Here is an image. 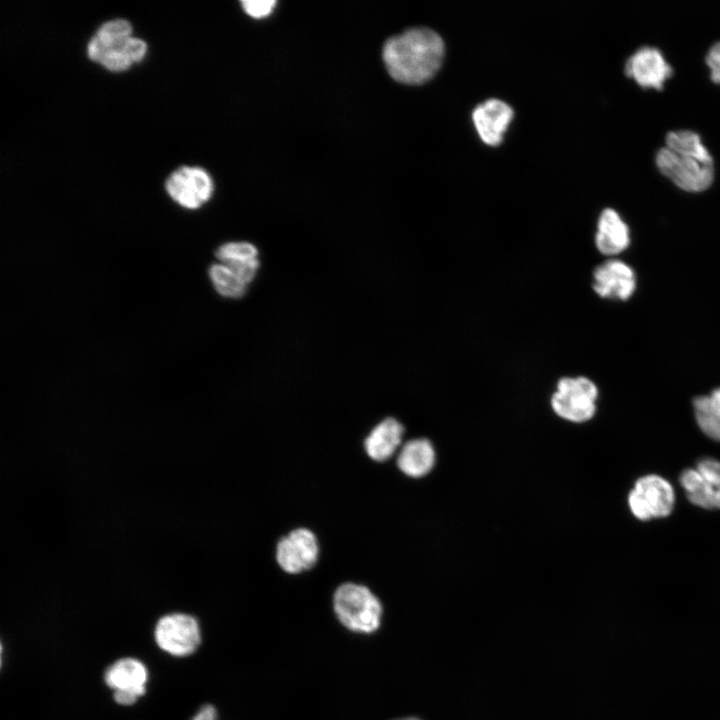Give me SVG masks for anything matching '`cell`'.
Wrapping results in <instances>:
<instances>
[{"label":"cell","instance_id":"1","mask_svg":"<svg viewBox=\"0 0 720 720\" xmlns=\"http://www.w3.org/2000/svg\"><path fill=\"white\" fill-rule=\"evenodd\" d=\"M444 57L441 37L428 28H412L389 38L383 60L390 76L409 85L422 84L439 70Z\"/></svg>","mask_w":720,"mask_h":720},{"label":"cell","instance_id":"2","mask_svg":"<svg viewBox=\"0 0 720 720\" xmlns=\"http://www.w3.org/2000/svg\"><path fill=\"white\" fill-rule=\"evenodd\" d=\"M666 146L656 154L660 172L680 189L701 192L709 188L714 178L713 159L700 136L689 130L671 131Z\"/></svg>","mask_w":720,"mask_h":720},{"label":"cell","instance_id":"3","mask_svg":"<svg viewBox=\"0 0 720 720\" xmlns=\"http://www.w3.org/2000/svg\"><path fill=\"white\" fill-rule=\"evenodd\" d=\"M146 51V43L132 36V26L124 19L103 23L87 46L88 57L113 72L124 71L141 61Z\"/></svg>","mask_w":720,"mask_h":720},{"label":"cell","instance_id":"4","mask_svg":"<svg viewBox=\"0 0 720 720\" xmlns=\"http://www.w3.org/2000/svg\"><path fill=\"white\" fill-rule=\"evenodd\" d=\"M333 607L339 621L353 632L372 633L380 626L382 605L366 586L340 585L333 596Z\"/></svg>","mask_w":720,"mask_h":720},{"label":"cell","instance_id":"5","mask_svg":"<svg viewBox=\"0 0 720 720\" xmlns=\"http://www.w3.org/2000/svg\"><path fill=\"white\" fill-rule=\"evenodd\" d=\"M598 389L587 377H562L551 397L553 411L561 418L582 423L590 420L596 411Z\"/></svg>","mask_w":720,"mask_h":720},{"label":"cell","instance_id":"6","mask_svg":"<svg viewBox=\"0 0 720 720\" xmlns=\"http://www.w3.org/2000/svg\"><path fill=\"white\" fill-rule=\"evenodd\" d=\"M675 492L663 477L649 474L639 478L628 495V505L639 520L668 516L674 507Z\"/></svg>","mask_w":720,"mask_h":720},{"label":"cell","instance_id":"7","mask_svg":"<svg viewBox=\"0 0 720 720\" xmlns=\"http://www.w3.org/2000/svg\"><path fill=\"white\" fill-rule=\"evenodd\" d=\"M154 639L162 651L172 656H189L200 646V626L197 619L191 615L167 614L156 622Z\"/></svg>","mask_w":720,"mask_h":720},{"label":"cell","instance_id":"8","mask_svg":"<svg viewBox=\"0 0 720 720\" xmlns=\"http://www.w3.org/2000/svg\"><path fill=\"white\" fill-rule=\"evenodd\" d=\"M148 670L134 657H122L109 665L104 672V682L113 690L117 704L128 706L136 703L146 693Z\"/></svg>","mask_w":720,"mask_h":720},{"label":"cell","instance_id":"9","mask_svg":"<svg viewBox=\"0 0 720 720\" xmlns=\"http://www.w3.org/2000/svg\"><path fill=\"white\" fill-rule=\"evenodd\" d=\"M680 484L688 500L701 508H720V461L706 458L695 468L684 470Z\"/></svg>","mask_w":720,"mask_h":720},{"label":"cell","instance_id":"10","mask_svg":"<svg viewBox=\"0 0 720 720\" xmlns=\"http://www.w3.org/2000/svg\"><path fill=\"white\" fill-rule=\"evenodd\" d=\"M169 196L180 206L197 209L206 203L214 190L210 175L200 167L176 169L165 183Z\"/></svg>","mask_w":720,"mask_h":720},{"label":"cell","instance_id":"11","mask_svg":"<svg viewBox=\"0 0 720 720\" xmlns=\"http://www.w3.org/2000/svg\"><path fill=\"white\" fill-rule=\"evenodd\" d=\"M319 545L315 534L307 528H298L280 539L276 547V560L280 568L298 574L314 566L318 560Z\"/></svg>","mask_w":720,"mask_h":720},{"label":"cell","instance_id":"12","mask_svg":"<svg viewBox=\"0 0 720 720\" xmlns=\"http://www.w3.org/2000/svg\"><path fill=\"white\" fill-rule=\"evenodd\" d=\"M672 73V67L654 47L638 49L625 64V74L642 88L661 90Z\"/></svg>","mask_w":720,"mask_h":720},{"label":"cell","instance_id":"13","mask_svg":"<svg viewBox=\"0 0 720 720\" xmlns=\"http://www.w3.org/2000/svg\"><path fill=\"white\" fill-rule=\"evenodd\" d=\"M635 287L632 268L620 260H607L593 272L592 288L602 298L626 300L633 294Z\"/></svg>","mask_w":720,"mask_h":720},{"label":"cell","instance_id":"14","mask_svg":"<svg viewBox=\"0 0 720 720\" xmlns=\"http://www.w3.org/2000/svg\"><path fill=\"white\" fill-rule=\"evenodd\" d=\"M512 118V108L498 99L487 100L473 111V121L481 139L492 146L502 142Z\"/></svg>","mask_w":720,"mask_h":720},{"label":"cell","instance_id":"15","mask_svg":"<svg viewBox=\"0 0 720 720\" xmlns=\"http://www.w3.org/2000/svg\"><path fill=\"white\" fill-rule=\"evenodd\" d=\"M218 262L228 265L249 286L260 267L258 248L248 241H232L216 250Z\"/></svg>","mask_w":720,"mask_h":720},{"label":"cell","instance_id":"16","mask_svg":"<svg viewBox=\"0 0 720 720\" xmlns=\"http://www.w3.org/2000/svg\"><path fill=\"white\" fill-rule=\"evenodd\" d=\"M629 243V229L626 223L615 210L604 209L599 217L595 236L598 251L613 256L625 250Z\"/></svg>","mask_w":720,"mask_h":720},{"label":"cell","instance_id":"17","mask_svg":"<svg viewBox=\"0 0 720 720\" xmlns=\"http://www.w3.org/2000/svg\"><path fill=\"white\" fill-rule=\"evenodd\" d=\"M404 428L392 417L379 422L366 437L364 448L367 455L378 462L389 459L401 444Z\"/></svg>","mask_w":720,"mask_h":720},{"label":"cell","instance_id":"18","mask_svg":"<svg viewBox=\"0 0 720 720\" xmlns=\"http://www.w3.org/2000/svg\"><path fill=\"white\" fill-rule=\"evenodd\" d=\"M435 451L428 439L419 438L403 445L397 458L399 469L409 477L419 478L431 471Z\"/></svg>","mask_w":720,"mask_h":720},{"label":"cell","instance_id":"19","mask_svg":"<svg viewBox=\"0 0 720 720\" xmlns=\"http://www.w3.org/2000/svg\"><path fill=\"white\" fill-rule=\"evenodd\" d=\"M693 406L696 421L703 433L720 441V388L709 395L697 397Z\"/></svg>","mask_w":720,"mask_h":720},{"label":"cell","instance_id":"20","mask_svg":"<svg viewBox=\"0 0 720 720\" xmlns=\"http://www.w3.org/2000/svg\"><path fill=\"white\" fill-rule=\"evenodd\" d=\"M208 275L214 289L222 297L239 299L247 292L248 285L226 264H211Z\"/></svg>","mask_w":720,"mask_h":720},{"label":"cell","instance_id":"21","mask_svg":"<svg viewBox=\"0 0 720 720\" xmlns=\"http://www.w3.org/2000/svg\"><path fill=\"white\" fill-rule=\"evenodd\" d=\"M244 11L253 18H263L271 14L276 5L274 0H245L241 2Z\"/></svg>","mask_w":720,"mask_h":720},{"label":"cell","instance_id":"22","mask_svg":"<svg viewBox=\"0 0 720 720\" xmlns=\"http://www.w3.org/2000/svg\"><path fill=\"white\" fill-rule=\"evenodd\" d=\"M706 64L714 83L720 84V42L715 43L706 55Z\"/></svg>","mask_w":720,"mask_h":720},{"label":"cell","instance_id":"23","mask_svg":"<svg viewBox=\"0 0 720 720\" xmlns=\"http://www.w3.org/2000/svg\"><path fill=\"white\" fill-rule=\"evenodd\" d=\"M191 720H217L216 708L211 704L203 705Z\"/></svg>","mask_w":720,"mask_h":720},{"label":"cell","instance_id":"24","mask_svg":"<svg viewBox=\"0 0 720 720\" xmlns=\"http://www.w3.org/2000/svg\"><path fill=\"white\" fill-rule=\"evenodd\" d=\"M399 720H420V719L414 718V717H409V718H403V719H399Z\"/></svg>","mask_w":720,"mask_h":720}]
</instances>
